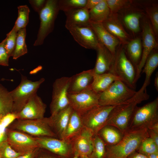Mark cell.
Instances as JSON below:
<instances>
[{
  "instance_id": "6da1fadb",
  "label": "cell",
  "mask_w": 158,
  "mask_h": 158,
  "mask_svg": "<svg viewBox=\"0 0 158 158\" xmlns=\"http://www.w3.org/2000/svg\"><path fill=\"white\" fill-rule=\"evenodd\" d=\"M149 137L148 129L128 130L120 141L112 146H106V158H127L137 151L142 141Z\"/></svg>"
},
{
  "instance_id": "7a4b0ae2",
  "label": "cell",
  "mask_w": 158,
  "mask_h": 158,
  "mask_svg": "<svg viewBox=\"0 0 158 158\" xmlns=\"http://www.w3.org/2000/svg\"><path fill=\"white\" fill-rule=\"evenodd\" d=\"M149 97L146 91L140 93L136 91L135 95L127 103L117 106L114 108L107 125L115 127L124 133L128 129L137 104L147 100Z\"/></svg>"
},
{
  "instance_id": "3957f363",
  "label": "cell",
  "mask_w": 158,
  "mask_h": 158,
  "mask_svg": "<svg viewBox=\"0 0 158 158\" xmlns=\"http://www.w3.org/2000/svg\"><path fill=\"white\" fill-rule=\"evenodd\" d=\"M136 91L129 88L120 80L113 82L99 95V105L117 106L127 103Z\"/></svg>"
},
{
  "instance_id": "277c9868",
  "label": "cell",
  "mask_w": 158,
  "mask_h": 158,
  "mask_svg": "<svg viewBox=\"0 0 158 158\" xmlns=\"http://www.w3.org/2000/svg\"><path fill=\"white\" fill-rule=\"evenodd\" d=\"M109 73L119 78L129 88L135 90V69L128 58L123 46L117 48Z\"/></svg>"
},
{
  "instance_id": "5b68a950",
  "label": "cell",
  "mask_w": 158,
  "mask_h": 158,
  "mask_svg": "<svg viewBox=\"0 0 158 158\" xmlns=\"http://www.w3.org/2000/svg\"><path fill=\"white\" fill-rule=\"evenodd\" d=\"M158 122V97L144 105L136 107L128 130L148 128Z\"/></svg>"
},
{
  "instance_id": "8992f818",
  "label": "cell",
  "mask_w": 158,
  "mask_h": 158,
  "mask_svg": "<svg viewBox=\"0 0 158 158\" xmlns=\"http://www.w3.org/2000/svg\"><path fill=\"white\" fill-rule=\"evenodd\" d=\"M44 78L33 81L21 75L20 84L10 93L13 101L12 112L18 114L23 109L30 97L37 93Z\"/></svg>"
},
{
  "instance_id": "52a82bcc",
  "label": "cell",
  "mask_w": 158,
  "mask_h": 158,
  "mask_svg": "<svg viewBox=\"0 0 158 158\" xmlns=\"http://www.w3.org/2000/svg\"><path fill=\"white\" fill-rule=\"evenodd\" d=\"M59 11L58 0H47L45 6L39 13L40 25L34 46L42 45L45 38L52 32Z\"/></svg>"
},
{
  "instance_id": "ba28073f",
  "label": "cell",
  "mask_w": 158,
  "mask_h": 158,
  "mask_svg": "<svg viewBox=\"0 0 158 158\" xmlns=\"http://www.w3.org/2000/svg\"><path fill=\"white\" fill-rule=\"evenodd\" d=\"M7 128L35 137L47 136L58 138L49 126L46 117L38 119H17Z\"/></svg>"
},
{
  "instance_id": "9c48e42d",
  "label": "cell",
  "mask_w": 158,
  "mask_h": 158,
  "mask_svg": "<svg viewBox=\"0 0 158 158\" xmlns=\"http://www.w3.org/2000/svg\"><path fill=\"white\" fill-rule=\"evenodd\" d=\"M116 106L98 105L92 108L81 115L84 127L90 130L94 135H97L99 130L107 125Z\"/></svg>"
},
{
  "instance_id": "30bf717a",
  "label": "cell",
  "mask_w": 158,
  "mask_h": 158,
  "mask_svg": "<svg viewBox=\"0 0 158 158\" xmlns=\"http://www.w3.org/2000/svg\"><path fill=\"white\" fill-rule=\"evenodd\" d=\"M71 80V77L64 76L56 79L54 82L50 105L51 116L70 105L68 94Z\"/></svg>"
},
{
  "instance_id": "8fae6325",
  "label": "cell",
  "mask_w": 158,
  "mask_h": 158,
  "mask_svg": "<svg viewBox=\"0 0 158 158\" xmlns=\"http://www.w3.org/2000/svg\"><path fill=\"white\" fill-rule=\"evenodd\" d=\"M99 94L89 87L80 92L68 94L70 105L81 115L99 105Z\"/></svg>"
},
{
  "instance_id": "7c38bea8",
  "label": "cell",
  "mask_w": 158,
  "mask_h": 158,
  "mask_svg": "<svg viewBox=\"0 0 158 158\" xmlns=\"http://www.w3.org/2000/svg\"><path fill=\"white\" fill-rule=\"evenodd\" d=\"M7 141L16 152L24 154L40 148L35 137L23 132L7 128Z\"/></svg>"
},
{
  "instance_id": "4fadbf2b",
  "label": "cell",
  "mask_w": 158,
  "mask_h": 158,
  "mask_svg": "<svg viewBox=\"0 0 158 158\" xmlns=\"http://www.w3.org/2000/svg\"><path fill=\"white\" fill-rule=\"evenodd\" d=\"M35 138L40 148L65 158H72L74 155L70 141L47 136Z\"/></svg>"
},
{
  "instance_id": "5bb4252c",
  "label": "cell",
  "mask_w": 158,
  "mask_h": 158,
  "mask_svg": "<svg viewBox=\"0 0 158 158\" xmlns=\"http://www.w3.org/2000/svg\"><path fill=\"white\" fill-rule=\"evenodd\" d=\"M143 49L141 59L136 70L135 83L140 77L142 69L148 57L151 52L158 47L157 40L151 24L149 21L145 22L142 32Z\"/></svg>"
},
{
  "instance_id": "9a60e30c",
  "label": "cell",
  "mask_w": 158,
  "mask_h": 158,
  "mask_svg": "<svg viewBox=\"0 0 158 158\" xmlns=\"http://www.w3.org/2000/svg\"><path fill=\"white\" fill-rule=\"evenodd\" d=\"M75 41L86 49L96 50L100 43L90 25H65Z\"/></svg>"
},
{
  "instance_id": "2e32d148",
  "label": "cell",
  "mask_w": 158,
  "mask_h": 158,
  "mask_svg": "<svg viewBox=\"0 0 158 158\" xmlns=\"http://www.w3.org/2000/svg\"><path fill=\"white\" fill-rule=\"evenodd\" d=\"M47 106L37 93L32 96L18 114L17 119L34 120L44 117Z\"/></svg>"
},
{
  "instance_id": "e0dca14e",
  "label": "cell",
  "mask_w": 158,
  "mask_h": 158,
  "mask_svg": "<svg viewBox=\"0 0 158 158\" xmlns=\"http://www.w3.org/2000/svg\"><path fill=\"white\" fill-rule=\"evenodd\" d=\"M94 134L89 129L84 127L70 141L74 154L89 156L93 148Z\"/></svg>"
},
{
  "instance_id": "ac0fdd59",
  "label": "cell",
  "mask_w": 158,
  "mask_h": 158,
  "mask_svg": "<svg viewBox=\"0 0 158 158\" xmlns=\"http://www.w3.org/2000/svg\"><path fill=\"white\" fill-rule=\"evenodd\" d=\"M73 109L69 105L55 114L47 118L48 123L60 139H63L65 131Z\"/></svg>"
},
{
  "instance_id": "d6986e66",
  "label": "cell",
  "mask_w": 158,
  "mask_h": 158,
  "mask_svg": "<svg viewBox=\"0 0 158 158\" xmlns=\"http://www.w3.org/2000/svg\"><path fill=\"white\" fill-rule=\"evenodd\" d=\"M90 26L99 42L115 56L118 47L120 44L119 40L106 29L102 23L90 21Z\"/></svg>"
},
{
  "instance_id": "ffe728a7",
  "label": "cell",
  "mask_w": 158,
  "mask_h": 158,
  "mask_svg": "<svg viewBox=\"0 0 158 158\" xmlns=\"http://www.w3.org/2000/svg\"><path fill=\"white\" fill-rule=\"evenodd\" d=\"M102 23L107 30L119 40L122 45L127 44L131 40L119 20L117 13L111 14Z\"/></svg>"
},
{
  "instance_id": "44dd1931",
  "label": "cell",
  "mask_w": 158,
  "mask_h": 158,
  "mask_svg": "<svg viewBox=\"0 0 158 158\" xmlns=\"http://www.w3.org/2000/svg\"><path fill=\"white\" fill-rule=\"evenodd\" d=\"M96 50L97 57L95 67L92 69L93 71L98 74L109 73L114 62V56L100 43Z\"/></svg>"
},
{
  "instance_id": "7402d4cb",
  "label": "cell",
  "mask_w": 158,
  "mask_h": 158,
  "mask_svg": "<svg viewBox=\"0 0 158 158\" xmlns=\"http://www.w3.org/2000/svg\"><path fill=\"white\" fill-rule=\"evenodd\" d=\"M93 80L92 69L83 71L71 77L68 93L80 92L91 87Z\"/></svg>"
},
{
  "instance_id": "603a6c76",
  "label": "cell",
  "mask_w": 158,
  "mask_h": 158,
  "mask_svg": "<svg viewBox=\"0 0 158 158\" xmlns=\"http://www.w3.org/2000/svg\"><path fill=\"white\" fill-rule=\"evenodd\" d=\"M92 69L93 80L91 88L99 94L106 90L114 81L121 80L119 78L111 73L98 74L95 73Z\"/></svg>"
},
{
  "instance_id": "cb8c5ba5",
  "label": "cell",
  "mask_w": 158,
  "mask_h": 158,
  "mask_svg": "<svg viewBox=\"0 0 158 158\" xmlns=\"http://www.w3.org/2000/svg\"><path fill=\"white\" fill-rule=\"evenodd\" d=\"M65 25H90L89 11L84 8H76L64 13Z\"/></svg>"
},
{
  "instance_id": "d4e9b609",
  "label": "cell",
  "mask_w": 158,
  "mask_h": 158,
  "mask_svg": "<svg viewBox=\"0 0 158 158\" xmlns=\"http://www.w3.org/2000/svg\"><path fill=\"white\" fill-rule=\"evenodd\" d=\"M158 66V52L154 50L148 57L142 71V73L145 74V77L143 84L138 92L146 91L147 87L150 83L151 76Z\"/></svg>"
},
{
  "instance_id": "484cf974",
  "label": "cell",
  "mask_w": 158,
  "mask_h": 158,
  "mask_svg": "<svg viewBox=\"0 0 158 158\" xmlns=\"http://www.w3.org/2000/svg\"><path fill=\"white\" fill-rule=\"evenodd\" d=\"M84 127L81 115L73 110L63 139L70 141L78 134Z\"/></svg>"
},
{
  "instance_id": "4316f807",
  "label": "cell",
  "mask_w": 158,
  "mask_h": 158,
  "mask_svg": "<svg viewBox=\"0 0 158 158\" xmlns=\"http://www.w3.org/2000/svg\"><path fill=\"white\" fill-rule=\"evenodd\" d=\"M97 135L107 146H109L118 143L122 139L123 133L115 127L106 125L99 130Z\"/></svg>"
},
{
  "instance_id": "83f0119b",
  "label": "cell",
  "mask_w": 158,
  "mask_h": 158,
  "mask_svg": "<svg viewBox=\"0 0 158 158\" xmlns=\"http://www.w3.org/2000/svg\"><path fill=\"white\" fill-rule=\"evenodd\" d=\"M127 46L126 54L136 70L142 55V41L140 38L137 37L131 40Z\"/></svg>"
},
{
  "instance_id": "f1b7e54d",
  "label": "cell",
  "mask_w": 158,
  "mask_h": 158,
  "mask_svg": "<svg viewBox=\"0 0 158 158\" xmlns=\"http://www.w3.org/2000/svg\"><path fill=\"white\" fill-rule=\"evenodd\" d=\"M89 13L90 21L101 23L107 20L111 15L106 0H102L89 11Z\"/></svg>"
},
{
  "instance_id": "f546056e",
  "label": "cell",
  "mask_w": 158,
  "mask_h": 158,
  "mask_svg": "<svg viewBox=\"0 0 158 158\" xmlns=\"http://www.w3.org/2000/svg\"><path fill=\"white\" fill-rule=\"evenodd\" d=\"M13 104L10 92L0 84V118L12 112Z\"/></svg>"
},
{
  "instance_id": "4dcf8cb0",
  "label": "cell",
  "mask_w": 158,
  "mask_h": 158,
  "mask_svg": "<svg viewBox=\"0 0 158 158\" xmlns=\"http://www.w3.org/2000/svg\"><path fill=\"white\" fill-rule=\"evenodd\" d=\"M26 35L25 28L21 29L18 32L15 47L12 56L13 59L16 60L27 53L25 42Z\"/></svg>"
},
{
  "instance_id": "1f68e13d",
  "label": "cell",
  "mask_w": 158,
  "mask_h": 158,
  "mask_svg": "<svg viewBox=\"0 0 158 158\" xmlns=\"http://www.w3.org/2000/svg\"><path fill=\"white\" fill-rule=\"evenodd\" d=\"M141 17V13L132 12L124 16L123 21L128 30L134 33H137L140 30V20Z\"/></svg>"
},
{
  "instance_id": "d6a6232c",
  "label": "cell",
  "mask_w": 158,
  "mask_h": 158,
  "mask_svg": "<svg viewBox=\"0 0 158 158\" xmlns=\"http://www.w3.org/2000/svg\"><path fill=\"white\" fill-rule=\"evenodd\" d=\"M18 16L13 29L18 32L20 29L25 28L29 21L30 9L26 5L18 7Z\"/></svg>"
},
{
  "instance_id": "836d02e7",
  "label": "cell",
  "mask_w": 158,
  "mask_h": 158,
  "mask_svg": "<svg viewBox=\"0 0 158 158\" xmlns=\"http://www.w3.org/2000/svg\"><path fill=\"white\" fill-rule=\"evenodd\" d=\"M106 154V144L97 135H94L92 150L88 157L90 158H105Z\"/></svg>"
},
{
  "instance_id": "e575fe53",
  "label": "cell",
  "mask_w": 158,
  "mask_h": 158,
  "mask_svg": "<svg viewBox=\"0 0 158 158\" xmlns=\"http://www.w3.org/2000/svg\"><path fill=\"white\" fill-rule=\"evenodd\" d=\"M87 0H59L60 10L64 13L78 8H84Z\"/></svg>"
},
{
  "instance_id": "d590c367",
  "label": "cell",
  "mask_w": 158,
  "mask_h": 158,
  "mask_svg": "<svg viewBox=\"0 0 158 158\" xmlns=\"http://www.w3.org/2000/svg\"><path fill=\"white\" fill-rule=\"evenodd\" d=\"M137 151L145 155L158 152V146L150 138L147 137L141 142Z\"/></svg>"
},
{
  "instance_id": "8d00e7d4",
  "label": "cell",
  "mask_w": 158,
  "mask_h": 158,
  "mask_svg": "<svg viewBox=\"0 0 158 158\" xmlns=\"http://www.w3.org/2000/svg\"><path fill=\"white\" fill-rule=\"evenodd\" d=\"M17 34V32L14 29L12 30L6 35L5 39L4 47L9 57L12 56L14 51Z\"/></svg>"
},
{
  "instance_id": "74e56055",
  "label": "cell",
  "mask_w": 158,
  "mask_h": 158,
  "mask_svg": "<svg viewBox=\"0 0 158 158\" xmlns=\"http://www.w3.org/2000/svg\"><path fill=\"white\" fill-rule=\"evenodd\" d=\"M111 14H117L121 9L129 6L131 1L128 0H106Z\"/></svg>"
},
{
  "instance_id": "f35d334b",
  "label": "cell",
  "mask_w": 158,
  "mask_h": 158,
  "mask_svg": "<svg viewBox=\"0 0 158 158\" xmlns=\"http://www.w3.org/2000/svg\"><path fill=\"white\" fill-rule=\"evenodd\" d=\"M146 11L150 19L151 24L157 40L158 37V9L156 6L147 8Z\"/></svg>"
},
{
  "instance_id": "ab89813d",
  "label": "cell",
  "mask_w": 158,
  "mask_h": 158,
  "mask_svg": "<svg viewBox=\"0 0 158 158\" xmlns=\"http://www.w3.org/2000/svg\"><path fill=\"white\" fill-rule=\"evenodd\" d=\"M0 154L1 158H17L23 154L13 149L7 141L0 144Z\"/></svg>"
},
{
  "instance_id": "60d3db41",
  "label": "cell",
  "mask_w": 158,
  "mask_h": 158,
  "mask_svg": "<svg viewBox=\"0 0 158 158\" xmlns=\"http://www.w3.org/2000/svg\"><path fill=\"white\" fill-rule=\"evenodd\" d=\"M5 39L0 43V65L8 66L9 65V56L4 47Z\"/></svg>"
},
{
  "instance_id": "b9f144b4",
  "label": "cell",
  "mask_w": 158,
  "mask_h": 158,
  "mask_svg": "<svg viewBox=\"0 0 158 158\" xmlns=\"http://www.w3.org/2000/svg\"><path fill=\"white\" fill-rule=\"evenodd\" d=\"M47 0H29V2L33 10L38 14L45 6Z\"/></svg>"
},
{
  "instance_id": "7bdbcfd3",
  "label": "cell",
  "mask_w": 158,
  "mask_h": 158,
  "mask_svg": "<svg viewBox=\"0 0 158 158\" xmlns=\"http://www.w3.org/2000/svg\"><path fill=\"white\" fill-rule=\"evenodd\" d=\"M6 126L3 122L1 118H0V144L7 141V135L6 133Z\"/></svg>"
},
{
  "instance_id": "ee69618b",
  "label": "cell",
  "mask_w": 158,
  "mask_h": 158,
  "mask_svg": "<svg viewBox=\"0 0 158 158\" xmlns=\"http://www.w3.org/2000/svg\"><path fill=\"white\" fill-rule=\"evenodd\" d=\"M45 150V151L44 152L42 151V152L39 154L38 152L37 158H65L52 153L47 150Z\"/></svg>"
},
{
  "instance_id": "f6af8a7d",
  "label": "cell",
  "mask_w": 158,
  "mask_h": 158,
  "mask_svg": "<svg viewBox=\"0 0 158 158\" xmlns=\"http://www.w3.org/2000/svg\"><path fill=\"white\" fill-rule=\"evenodd\" d=\"M40 149V148H38L32 151L22 154L17 158H35L36 156Z\"/></svg>"
},
{
  "instance_id": "bcb514c9",
  "label": "cell",
  "mask_w": 158,
  "mask_h": 158,
  "mask_svg": "<svg viewBox=\"0 0 158 158\" xmlns=\"http://www.w3.org/2000/svg\"><path fill=\"white\" fill-rule=\"evenodd\" d=\"M102 0H87V2L84 8L88 11H89L96 6Z\"/></svg>"
},
{
  "instance_id": "7dc6e473",
  "label": "cell",
  "mask_w": 158,
  "mask_h": 158,
  "mask_svg": "<svg viewBox=\"0 0 158 158\" xmlns=\"http://www.w3.org/2000/svg\"><path fill=\"white\" fill-rule=\"evenodd\" d=\"M149 137L152 139L158 146V132L148 129Z\"/></svg>"
},
{
  "instance_id": "c3c4849f",
  "label": "cell",
  "mask_w": 158,
  "mask_h": 158,
  "mask_svg": "<svg viewBox=\"0 0 158 158\" xmlns=\"http://www.w3.org/2000/svg\"><path fill=\"white\" fill-rule=\"evenodd\" d=\"M127 158H147V156L136 151L131 154Z\"/></svg>"
},
{
  "instance_id": "681fc988",
  "label": "cell",
  "mask_w": 158,
  "mask_h": 158,
  "mask_svg": "<svg viewBox=\"0 0 158 158\" xmlns=\"http://www.w3.org/2000/svg\"><path fill=\"white\" fill-rule=\"evenodd\" d=\"M154 86L157 91H158V72H157L154 80Z\"/></svg>"
},
{
  "instance_id": "f907efd6",
  "label": "cell",
  "mask_w": 158,
  "mask_h": 158,
  "mask_svg": "<svg viewBox=\"0 0 158 158\" xmlns=\"http://www.w3.org/2000/svg\"><path fill=\"white\" fill-rule=\"evenodd\" d=\"M147 158H158V152L145 155Z\"/></svg>"
},
{
  "instance_id": "816d5d0a",
  "label": "cell",
  "mask_w": 158,
  "mask_h": 158,
  "mask_svg": "<svg viewBox=\"0 0 158 158\" xmlns=\"http://www.w3.org/2000/svg\"><path fill=\"white\" fill-rule=\"evenodd\" d=\"M72 158H80V155L78 154L75 153Z\"/></svg>"
},
{
  "instance_id": "f5cc1de1",
  "label": "cell",
  "mask_w": 158,
  "mask_h": 158,
  "mask_svg": "<svg viewBox=\"0 0 158 158\" xmlns=\"http://www.w3.org/2000/svg\"><path fill=\"white\" fill-rule=\"evenodd\" d=\"M80 158H90L88 156L85 155H80Z\"/></svg>"
},
{
  "instance_id": "db71d44e",
  "label": "cell",
  "mask_w": 158,
  "mask_h": 158,
  "mask_svg": "<svg viewBox=\"0 0 158 158\" xmlns=\"http://www.w3.org/2000/svg\"><path fill=\"white\" fill-rule=\"evenodd\" d=\"M0 158H1L0 154Z\"/></svg>"
},
{
  "instance_id": "11a10c76",
  "label": "cell",
  "mask_w": 158,
  "mask_h": 158,
  "mask_svg": "<svg viewBox=\"0 0 158 158\" xmlns=\"http://www.w3.org/2000/svg\"></svg>"
}]
</instances>
